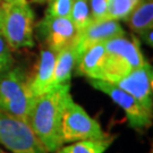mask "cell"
<instances>
[{
	"mask_svg": "<svg viewBox=\"0 0 153 153\" xmlns=\"http://www.w3.org/2000/svg\"><path fill=\"white\" fill-rule=\"evenodd\" d=\"M0 33L11 50L34 45V11L27 0H0Z\"/></svg>",
	"mask_w": 153,
	"mask_h": 153,
	"instance_id": "2",
	"label": "cell"
},
{
	"mask_svg": "<svg viewBox=\"0 0 153 153\" xmlns=\"http://www.w3.org/2000/svg\"><path fill=\"white\" fill-rule=\"evenodd\" d=\"M77 62H78V53L76 50V44L67 47L65 49L60 50L59 52H57L53 75L51 81V88L69 83L71 74L77 66Z\"/></svg>",
	"mask_w": 153,
	"mask_h": 153,
	"instance_id": "13",
	"label": "cell"
},
{
	"mask_svg": "<svg viewBox=\"0 0 153 153\" xmlns=\"http://www.w3.org/2000/svg\"><path fill=\"white\" fill-rule=\"evenodd\" d=\"M140 0H109L105 19H126Z\"/></svg>",
	"mask_w": 153,
	"mask_h": 153,
	"instance_id": "17",
	"label": "cell"
},
{
	"mask_svg": "<svg viewBox=\"0 0 153 153\" xmlns=\"http://www.w3.org/2000/svg\"><path fill=\"white\" fill-rule=\"evenodd\" d=\"M104 48L105 58L101 79L107 82L116 83L146 62L136 38L129 40L125 35L112 38L104 42Z\"/></svg>",
	"mask_w": 153,
	"mask_h": 153,
	"instance_id": "3",
	"label": "cell"
},
{
	"mask_svg": "<svg viewBox=\"0 0 153 153\" xmlns=\"http://www.w3.org/2000/svg\"><path fill=\"white\" fill-rule=\"evenodd\" d=\"M35 99L22 67H14L0 77V110L27 123Z\"/></svg>",
	"mask_w": 153,
	"mask_h": 153,
	"instance_id": "4",
	"label": "cell"
},
{
	"mask_svg": "<svg viewBox=\"0 0 153 153\" xmlns=\"http://www.w3.org/2000/svg\"><path fill=\"white\" fill-rule=\"evenodd\" d=\"M0 144L10 153H47L26 121L0 110Z\"/></svg>",
	"mask_w": 153,
	"mask_h": 153,
	"instance_id": "6",
	"label": "cell"
},
{
	"mask_svg": "<svg viewBox=\"0 0 153 153\" xmlns=\"http://www.w3.org/2000/svg\"><path fill=\"white\" fill-rule=\"evenodd\" d=\"M36 28L39 36L56 53L77 42L78 31L71 18L44 16L36 25Z\"/></svg>",
	"mask_w": 153,
	"mask_h": 153,
	"instance_id": "8",
	"label": "cell"
},
{
	"mask_svg": "<svg viewBox=\"0 0 153 153\" xmlns=\"http://www.w3.org/2000/svg\"><path fill=\"white\" fill-rule=\"evenodd\" d=\"M141 36L144 39V41H145L150 47H152V30H149L148 32L143 33Z\"/></svg>",
	"mask_w": 153,
	"mask_h": 153,
	"instance_id": "21",
	"label": "cell"
},
{
	"mask_svg": "<svg viewBox=\"0 0 153 153\" xmlns=\"http://www.w3.org/2000/svg\"><path fill=\"white\" fill-rule=\"evenodd\" d=\"M0 22H1V13H0Z\"/></svg>",
	"mask_w": 153,
	"mask_h": 153,
	"instance_id": "24",
	"label": "cell"
},
{
	"mask_svg": "<svg viewBox=\"0 0 153 153\" xmlns=\"http://www.w3.org/2000/svg\"><path fill=\"white\" fill-rule=\"evenodd\" d=\"M62 143H74L86 140H102L108 135L101 125L93 119L78 103L69 98L65 107L61 121Z\"/></svg>",
	"mask_w": 153,
	"mask_h": 153,
	"instance_id": "5",
	"label": "cell"
},
{
	"mask_svg": "<svg viewBox=\"0 0 153 153\" xmlns=\"http://www.w3.org/2000/svg\"><path fill=\"white\" fill-rule=\"evenodd\" d=\"M0 153H9V152H7V151H5V150H2V149H0Z\"/></svg>",
	"mask_w": 153,
	"mask_h": 153,
	"instance_id": "23",
	"label": "cell"
},
{
	"mask_svg": "<svg viewBox=\"0 0 153 153\" xmlns=\"http://www.w3.org/2000/svg\"><path fill=\"white\" fill-rule=\"evenodd\" d=\"M56 55L57 53L55 51H52L49 48L42 50L33 75L28 77L30 88L36 98L51 90Z\"/></svg>",
	"mask_w": 153,
	"mask_h": 153,
	"instance_id": "11",
	"label": "cell"
},
{
	"mask_svg": "<svg viewBox=\"0 0 153 153\" xmlns=\"http://www.w3.org/2000/svg\"><path fill=\"white\" fill-rule=\"evenodd\" d=\"M71 97V84L67 83L35 99L27 124L47 153L57 152L64 144L61 121L66 103Z\"/></svg>",
	"mask_w": 153,
	"mask_h": 153,
	"instance_id": "1",
	"label": "cell"
},
{
	"mask_svg": "<svg viewBox=\"0 0 153 153\" xmlns=\"http://www.w3.org/2000/svg\"><path fill=\"white\" fill-rule=\"evenodd\" d=\"M74 0H51L45 11V16L69 18Z\"/></svg>",
	"mask_w": 153,
	"mask_h": 153,
	"instance_id": "18",
	"label": "cell"
},
{
	"mask_svg": "<svg viewBox=\"0 0 153 153\" xmlns=\"http://www.w3.org/2000/svg\"><path fill=\"white\" fill-rule=\"evenodd\" d=\"M118 88L129 93L146 110H153V71L149 62L131 71L129 74L117 81Z\"/></svg>",
	"mask_w": 153,
	"mask_h": 153,
	"instance_id": "9",
	"label": "cell"
},
{
	"mask_svg": "<svg viewBox=\"0 0 153 153\" xmlns=\"http://www.w3.org/2000/svg\"><path fill=\"white\" fill-rule=\"evenodd\" d=\"M51 0H31L33 4H45V2H50Z\"/></svg>",
	"mask_w": 153,
	"mask_h": 153,
	"instance_id": "22",
	"label": "cell"
},
{
	"mask_svg": "<svg viewBox=\"0 0 153 153\" xmlns=\"http://www.w3.org/2000/svg\"><path fill=\"white\" fill-rule=\"evenodd\" d=\"M105 48L104 42L91 45L83 52L77 62V74L88 79H101L103 71Z\"/></svg>",
	"mask_w": 153,
	"mask_h": 153,
	"instance_id": "12",
	"label": "cell"
},
{
	"mask_svg": "<svg viewBox=\"0 0 153 153\" xmlns=\"http://www.w3.org/2000/svg\"><path fill=\"white\" fill-rule=\"evenodd\" d=\"M14 59L11 55V49L7 41L0 33V77L13 68Z\"/></svg>",
	"mask_w": 153,
	"mask_h": 153,
	"instance_id": "19",
	"label": "cell"
},
{
	"mask_svg": "<svg viewBox=\"0 0 153 153\" xmlns=\"http://www.w3.org/2000/svg\"><path fill=\"white\" fill-rule=\"evenodd\" d=\"M108 1L109 0H88V7L93 22L107 18Z\"/></svg>",
	"mask_w": 153,
	"mask_h": 153,
	"instance_id": "20",
	"label": "cell"
},
{
	"mask_svg": "<svg viewBox=\"0 0 153 153\" xmlns=\"http://www.w3.org/2000/svg\"><path fill=\"white\" fill-rule=\"evenodd\" d=\"M125 21L133 32L142 35L153 27V2L152 0H140L133 8Z\"/></svg>",
	"mask_w": 153,
	"mask_h": 153,
	"instance_id": "14",
	"label": "cell"
},
{
	"mask_svg": "<svg viewBox=\"0 0 153 153\" xmlns=\"http://www.w3.org/2000/svg\"><path fill=\"white\" fill-rule=\"evenodd\" d=\"M114 142V137L108 136L102 140L78 141L74 144L59 149L57 153H104Z\"/></svg>",
	"mask_w": 153,
	"mask_h": 153,
	"instance_id": "15",
	"label": "cell"
},
{
	"mask_svg": "<svg viewBox=\"0 0 153 153\" xmlns=\"http://www.w3.org/2000/svg\"><path fill=\"white\" fill-rule=\"evenodd\" d=\"M69 18L77 28L78 33L83 31L88 24H91L93 21L90 13L88 0H74Z\"/></svg>",
	"mask_w": 153,
	"mask_h": 153,
	"instance_id": "16",
	"label": "cell"
},
{
	"mask_svg": "<svg viewBox=\"0 0 153 153\" xmlns=\"http://www.w3.org/2000/svg\"><path fill=\"white\" fill-rule=\"evenodd\" d=\"M125 35V31L118 21L115 19H102L88 24L83 31L78 33L76 42V50L78 59L85 50L91 45L102 43L110 39Z\"/></svg>",
	"mask_w": 153,
	"mask_h": 153,
	"instance_id": "10",
	"label": "cell"
},
{
	"mask_svg": "<svg viewBox=\"0 0 153 153\" xmlns=\"http://www.w3.org/2000/svg\"><path fill=\"white\" fill-rule=\"evenodd\" d=\"M88 83L94 88L105 93L116 104H118L126 114L128 124L136 131L149 128L152 124V112L146 110L129 93L118 88L114 83L103 79H88Z\"/></svg>",
	"mask_w": 153,
	"mask_h": 153,
	"instance_id": "7",
	"label": "cell"
}]
</instances>
